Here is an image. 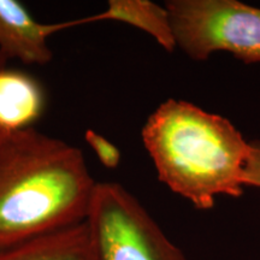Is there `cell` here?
Instances as JSON below:
<instances>
[{
	"label": "cell",
	"mask_w": 260,
	"mask_h": 260,
	"mask_svg": "<svg viewBox=\"0 0 260 260\" xmlns=\"http://www.w3.org/2000/svg\"><path fill=\"white\" fill-rule=\"evenodd\" d=\"M80 25L79 19L60 23L38 22L22 3L0 0V53L6 59L45 65L53 58L48 39L64 29Z\"/></svg>",
	"instance_id": "obj_5"
},
{
	"label": "cell",
	"mask_w": 260,
	"mask_h": 260,
	"mask_svg": "<svg viewBox=\"0 0 260 260\" xmlns=\"http://www.w3.org/2000/svg\"><path fill=\"white\" fill-rule=\"evenodd\" d=\"M165 8L177 47L190 59L222 51L245 64L260 63V8L237 0H169Z\"/></svg>",
	"instance_id": "obj_4"
},
{
	"label": "cell",
	"mask_w": 260,
	"mask_h": 260,
	"mask_svg": "<svg viewBox=\"0 0 260 260\" xmlns=\"http://www.w3.org/2000/svg\"><path fill=\"white\" fill-rule=\"evenodd\" d=\"M6 64H8V59H6V58L3 56L2 53H0V69H2V68L6 67ZM4 139L5 138H2V136H0V142H2Z\"/></svg>",
	"instance_id": "obj_11"
},
{
	"label": "cell",
	"mask_w": 260,
	"mask_h": 260,
	"mask_svg": "<svg viewBox=\"0 0 260 260\" xmlns=\"http://www.w3.org/2000/svg\"><path fill=\"white\" fill-rule=\"evenodd\" d=\"M84 223L93 260H187L118 183L96 182Z\"/></svg>",
	"instance_id": "obj_3"
},
{
	"label": "cell",
	"mask_w": 260,
	"mask_h": 260,
	"mask_svg": "<svg viewBox=\"0 0 260 260\" xmlns=\"http://www.w3.org/2000/svg\"><path fill=\"white\" fill-rule=\"evenodd\" d=\"M84 139L104 167L110 170L118 168L119 162H121V152L118 147H116L112 142H110L106 138L98 134L92 129L86 130Z\"/></svg>",
	"instance_id": "obj_9"
},
{
	"label": "cell",
	"mask_w": 260,
	"mask_h": 260,
	"mask_svg": "<svg viewBox=\"0 0 260 260\" xmlns=\"http://www.w3.org/2000/svg\"><path fill=\"white\" fill-rule=\"evenodd\" d=\"M0 260H93L86 223L0 249Z\"/></svg>",
	"instance_id": "obj_8"
},
{
	"label": "cell",
	"mask_w": 260,
	"mask_h": 260,
	"mask_svg": "<svg viewBox=\"0 0 260 260\" xmlns=\"http://www.w3.org/2000/svg\"><path fill=\"white\" fill-rule=\"evenodd\" d=\"M46 98L41 84L24 71L0 69V136L31 128L45 110Z\"/></svg>",
	"instance_id": "obj_6"
},
{
	"label": "cell",
	"mask_w": 260,
	"mask_h": 260,
	"mask_svg": "<svg viewBox=\"0 0 260 260\" xmlns=\"http://www.w3.org/2000/svg\"><path fill=\"white\" fill-rule=\"evenodd\" d=\"M141 135L159 181L195 209H213L219 195H243L251 146L225 117L169 99L151 113Z\"/></svg>",
	"instance_id": "obj_2"
},
{
	"label": "cell",
	"mask_w": 260,
	"mask_h": 260,
	"mask_svg": "<svg viewBox=\"0 0 260 260\" xmlns=\"http://www.w3.org/2000/svg\"><path fill=\"white\" fill-rule=\"evenodd\" d=\"M249 146L251 152L243 171V184L260 189V140H252Z\"/></svg>",
	"instance_id": "obj_10"
},
{
	"label": "cell",
	"mask_w": 260,
	"mask_h": 260,
	"mask_svg": "<svg viewBox=\"0 0 260 260\" xmlns=\"http://www.w3.org/2000/svg\"><path fill=\"white\" fill-rule=\"evenodd\" d=\"M95 186L80 148L11 133L0 142V249L83 223Z\"/></svg>",
	"instance_id": "obj_1"
},
{
	"label": "cell",
	"mask_w": 260,
	"mask_h": 260,
	"mask_svg": "<svg viewBox=\"0 0 260 260\" xmlns=\"http://www.w3.org/2000/svg\"><path fill=\"white\" fill-rule=\"evenodd\" d=\"M116 21L147 32L169 53L177 47L168 9L149 0H110L100 14L80 18V25Z\"/></svg>",
	"instance_id": "obj_7"
}]
</instances>
